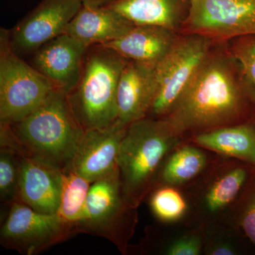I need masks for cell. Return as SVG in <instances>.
I'll return each instance as SVG.
<instances>
[{
	"instance_id": "cell-1",
	"label": "cell",
	"mask_w": 255,
	"mask_h": 255,
	"mask_svg": "<svg viewBox=\"0 0 255 255\" xmlns=\"http://www.w3.org/2000/svg\"><path fill=\"white\" fill-rule=\"evenodd\" d=\"M255 102L229 50L211 49L164 118L184 139L253 118Z\"/></svg>"
},
{
	"instance_id": "cell-10",
	"label": "cell",
	"mask_w": 255,
	"mask_h": 255,
	"mask_svg": "<svg viewBox=\"0 0 255 255\" xmlns=\"http://www.w3.org/2000/svg\"><path fill=\"white\" fill-rule=\"evenodd\" d=\"M179 34H197L216 44L255 34V0H191Z\"/></svg>"
},
{
	"instance_id": "cell-8",
	"label": "cell",
	"mask_w": 255,
	"mask_h": 255,
	"mask_svg": "<svg viewBox=\"0 0 255 255\" xmlns=\"http://www.w3.org/2000/svg\"><path fill=\"white\" fill-rule=\"evenodd\" d=\"M214 44L200 35L179 34L169 53L156 66L157 90L147 117L162 119L170 112Z\"/></svg>"
},
{
	"instance_id": "cell-16",
	"label": "cell",
	"mask_w": 255,
	"mask_h": 255,
	"mask_svg": "<svg viewBox=\"0 0 255 255\" xmlns=\"http://www.w3.org/2000/svg\"><path fill=\"white\" fill-rule=\"evenodd\" d=\"M204 233L199 225L157 222L145 228V236L128 255H203Z\"/></svg>"
},
{
	"instance_id": "cell-9",
	"label": "cell",
	"mask_w": 255,
	"mask_h": 255,
	"mask_svg": "<svg viewBox=\"0 0 255 255\" xmlns=\"http://www.w3.org/2000/svg\"><path fill=\"white\" fill-rule=\"evenodd\" d=\"M78 234L57 214L37 212L21 201L9 206L0 230L3 248L34 255Z\"/></svg>"
},
{
	"instance_id": "cell-6",
	"label": "cell",
	"mask_w": 255,
	"mask_h": 255,
	"mask_svg": "<svg viewBox=\"0 0 255 255\" xmlns=\"http://www.w3.org/2000/svg\"><path fill=\"white\" fill-rule=\"evenodd\" d=\"M255 172L251 164L218 155L200 177L184 188L197 224L228 220Z\"/></svg>"
},
{
	"instance_id": "cell-17",
	"label": "cell",
	"mask_w": 255,
	"mask_h": 255,
	"mask_svg": "<svg viewBox=\"0 0 255 255\" xmlns=\"http://www.w3.org/2000/svg\"><path fill=\"white\" fill-rule=\"evenodd\" d=\"M179 36L177 32L152 25H135L127 34L103 45L128 60L157 66Z\"/></svg>"
},
{
	"instance_id": "cell-14",
	"label": "cell",
	"mask_w": 255,
	"mask_h": 255,
	"mask_svg": "<svg viewBox=\"0 0 255 255\" xmlns=\"http://www.w3.org/2000/svg\"><path fill=\"white\" fill-rule=\"evenodd\" d=\"M19 157V201L41 214H58L62 171L34 157Z\"/></svg>"
},
{
	"instance_id": "cell-18",
	"label": "cell",
	"mask_w": 255,
	"mask_h": 255,
	"mask_svg": "<svg viewBox=\"0 0 255 255\" xmlns=\"http://www.w3.org/2000/svg\"><path fill=\"white\" fill-rule=\"evenodd\" d=\"M135 26L110 6H82L69 23L65 33L90 47L116 41Z\"/></svg>"
},
{
	"instance_id": "cell-2",
	"label": "cell",
	"mask_w": 255,
	"mask_h": 255,
	"mask_svg": "<svg viewBox=\"0 0 255 255\" xmlns=\"http://www.w3.org/2000/svg\"><path fill=\"white\" fill-rule=\"evenodd\" d=\"M85 131L66 94L55 90L22 120L11 125L0 124V143L63 171L70 166Z\"/></svg>"
},
{
	"instance_id": "cell-12",
	"label": "cell",
	"mask_w": 255,
	"mask_h": 255,
	"mask_svg": "<svg viewBox=\"0 0 255 255\" xmlns=\"http://www.w3.org/2000/svg\"><path fill=\"white\" fill-rule=\"evenodd\" d=\"M127 127L117 120L108 127L85 130L67 169L91 183L113 172L118 168L119 149Z\"/></svg>"
},
{
	"instance_id": "cell-15",
	"label": "cell",
	"mask_w": 255,
	"mask_h": 255,
	"mask_svg": "<svg viewBox=\"0 0 255 255\" xmlns=\"http://www.w3.org/2000/svg\"><path fill=\"white\" fill-rule=\"evenodd\" d=\"M155 68L130 60L127 62L121 74L117 91L120 123L128 127L148 116L157 90Z\"/></svg>"
},
{
	"instance_id": "cell-26",
	"label": "cell",
	"mask_w": 255,
	"mask_h": 255,
	"mask_svg": "<svg viewBox=\"0 0 255 255\" xmlns=\"http://www.w3.org/2000/svg\"><path fill=\"white\" fill-rule=\"evenodd\" d=\"M228 220L236 225L255 246V172Z\"/></svg>"
},
{
	"instance_id": "cell-25",
	"label": "cell",
	"mask_w": 255,
	"mask_h": 255,
	"mask_svg": "<svg viewBox=\"0 0 255 255\" xmlns=\"http://www.w3.org/2000/svg\"><path fill=\"white\" fill-rule=\"evenodd\" d=\"M20 157L7 148H0V201L9 206L19 201Z\"/></svg>"
},
{
	"instance_id": "cell-19",
	"label": "cell",
	"mask_w": 255,
	"mask_h": 255,
	"mask_svg": "<svg viewBox=\"0 0 255 255\" xmlns=\"http://www.w3.org/2000/svg\"><path fill=\"white\" fill-rule=\"evenodd\" d=\"M191 0H120L109 5L135 25H152L179 33Z\"/></svg>"
},
{
	"instance_id": "cell-4",
	"label": "cell",
	"mask_w": 255,
	"mask_h": 255,
	"mask_svg": "<svg viewBox=\"0 0 255 255\" xmlns=\"http://www.w3.org/2000/svg\"><path fill=\"white\" fill-rule=\"evenodd\" d=\"M128 61L103 45L87 48L78 83L67 95L72 112L84 130L103 128L118 120L119 82Z\"/></svg>"
},
{
	"instance_id": "cell-11",
	"label": "cell",
	"mask_w": 255,
	"mask_h": 255,
	"mask_svg": "<svg viewBox=\"0 0 255 255\" xmlns=\"http://www.w3.org/2000/svg\"><path fill=\"white\" fill-rule=\"evenodd\" d=\"M82 6V0H42L9 30L13 50L19 56L33 54L45 43L66 33Z\"/></svg>"
},
{
	"instance_id": "cell-7",
	"label": "cell",
	"mask_w": 255,
	"mask_h": 255,
	"mask_svg": "<svg viewBox=\"0 0 255 255\" xmlns=\"http://www.w3.org/2000/svg\"><path fill=\"white\" fill-rule=\"evenodd\" d=\"M57 90L11 47L9 30L0 28V124L16 123L27 117Z\"/></svg>"
},
{
	"instance_id": "cell-5",
	"label": "cell",
	"mask_w": 255,
	"mask_h": 255,
	"mask_svg": "<svg viewBox=\"0 0 255 255\" xmlns=\"http://www.w3.org/2000/svg\"><path fill=\"white\" fill-rule=\"evenodd\" d=\"M137 222V209L126 199L117 168L92 183L77 232L106 238L125 255Z\"/></svg>"
},
{
	"instance_id": "cell-27",
	"label": "cell",
	"mask_w": 255,
	"mask_h": 255,
	"mask_svg": "<svg viewBox=\"0 0 255 255\" xmlns=\"http://www.w3.org/2000/svg\"><path fill=\"white\" fill-rule=\"evenodd\" d=\"M228 50L239 64L247 86L255 102V34L231 40Z\"/></svg>"
},
{
	"instance_id": "cell-28",
	"label": "cell",
	"mask_w": 255,
	"mask_h": 255,
	"mask_svg": "<svg viewBox=\"0 0 255 255\" xmlns=\"http://www.w3.org/2000/svg\"><path fill=\"white\" fill-rule=\"evenodd\" d=\"M120 0H82V4L89 7H101L117 2Z\"/></svg>"
},
{
	"instance_id": "cell-29",
	"label": "cell",
	"mask_w": 255,
	"mask_h": 255,
	"mask_svg": "<svg viewBox=\"0 0 255 255\" xmlns=\"http://www.w3.org/2000/svg\"><path fill=\"white\" fill-rule=\"evenodd\" d=\"M252 119H253V122H254L255 124V114H254V116H253V118Z\"/></svg>"
},
{
	"instance_id": "cell-23",
	"label": "cell",
	"mask_w": 255,
	"mask_h": 255,
	"mask_svg": "<svg viewBox=\"0 0 255 255\" xmlns=\"http://www.w3.org/2000/svg\"><path fill=\"white\" fill-rule=\"evenodd\" d=\"M91 184L90 181L71 169L62 171L61 198L58 214L77 233V226L85 214Z\"/></svg>"
},
{
	"instance_id": "cell-3",
	"label": "cell",
	"mask_w": 255,
	"mask_h": 255,
	"mask_svg": "<svg viewBox=\"0 0 255 255\" xmlns=\"http://www.w3.org/2000/svg\"><path fill=\"white\" fill-rule=\"evenodd\" d=\"M184 140L164 119L147 117L128 126L117 165L124 196L132 207L145 201L164 159Z\"/></svg>"
},
{
	"instance_id": "cell-13",
	"label": "cell",
	"mask_w": 255,
	"mask_h": 255,
	"mask_svg": "<svg viewBox=\"0 0 255 255\" xmlns=\"http://www.w3.org/2000/svg\"><path fill=\"white\" fill-rule=\"evenodd\" d=\"M87 48L82 42L63 33L32 54L31 65L46 76L57 90L68 95L80 80Z\"/></svg>"
},
{
	"instance_id": "cell-24",
	"label": "cell",
	"mask_w": 255,
	"mask_h": 255,
	"mask_svg": "<svg viewBox=\"0 0 255 255\" xmlns=\"http://www.w3.org/2000/svg\"><path fill=\"white\" fill-rule=\"evenodd\" d=\"M204 233L203 255L245 254V241L248 238L229 220H218L201 226Z\"/></svg>"
},
{
	"instance_id": "cell-21",
	"label": "cell",
	"mask_w": 255,
	"mask_h": 255,
	"mask_svg": "<svg viewBox=\"0 0 255 255\" xmlns=\"http://www.w3.org/2000/svg\"><path fill=\"white\" fill-rule=\"evenodd\" d=\"M217 156L218 154L184 140L164 159L155 185L187 187L207 170Z\"/></svg>"
},
{
	"instance_id": "cell-20",
	"label": "cell",
	"mask_w": 255,
	"mask_h": 255,
	"mask_svg": "<svg viewBox=\"0 0 255 255\" xmlns=\"http://www.w3.org/2000/svg\"><path fill=\"white\" fill-rule=\"evenodd\" d=\"M186 140L218 155L239 159L255 167V124L253 119L196 134Z\"/></svg>"
},
{
	"instance_id": "cell-22",
	"label": "cell",
	"mask_w": 255,
	"mask_h": 255,
	"mask_svg": "<svg viewBox=\"0 0 255 255\" xmlns=\"http://www.w3.org/2000/svg\"><path fill=\"white\" fill-rule=\"evenodd\" d=\"M145 200L157 222L199 225L196 223L190 199L184 188L156 184Z\"/></svg>"
}]
</instances>
